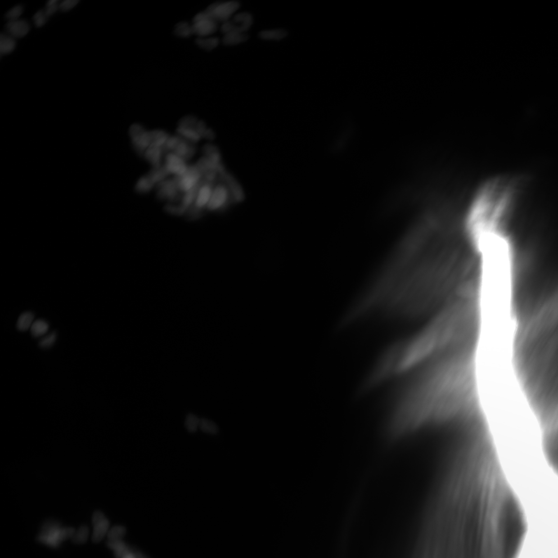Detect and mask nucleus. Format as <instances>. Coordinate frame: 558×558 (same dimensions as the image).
I'll list each match as a JSON object with an SVG mask.
<instances>
[{
	"label": "nucleus",
	"instance_id": "nucleus-1",
	"mask_svg": "<svg viewBox=\"0 0 558 558\" xmlns=\"http://www.w3.org/2000/svg\"><path fill=\"white\" fill-rule=\"evenodd\" d=\"M480 70L483 83L511 93L541 78L544 56L530 47L512 27L487 41Z\"/></svg>",
	"mask_w": 558,
	"mask_h": 558
},
{
	"label": "nucleus",
	"instance_id": "nucleus-2",
	"mask_svg": "<svg viewBox=\"0 0 558 558\" xmlns=\"http://www.w3.org/2000/svg\"><path fill=\"white\" fill-rule=\"evenodd\" d=\"M437 445L444 452L450 477L465 481L499 457L506 445V436L490 414H476L470 416L462 435L452 441L439 439Z\"/></svg>",
	"mask_w": 558,
	"mask_h": 558
},
{
	"label": "nucleus",
	"instance_id": "nucleus-3",
	"mask_svg": "<svg viewBox=\"0 0 558 558\" xmlns=\"http://www.w3.org/2000/svg\"><path fill=\"white\" fill-rule=\"evenodd\" d=\"M390 474L397 498L418 500L427 506L448 498L450 474L438 445L434 449L411 450L395 459Z\"/></svg>",
	"mask_w": 558,
	"mask_h": 558
},
{
	"label": "nucleus",
	"instance_id": "nucleus-4",
	"mask_svg": "<svg viewBox=\"0 0 558 558\" xmlns=\"http://www.w3.org/2000/svg\"><path fill=\"white\" fill-rule=\"evenodd\" d=\"M411 416L423 435H434L445 441L462 435L470 422L463 402L436 383H424L415 389Z\"/></svg>",
	"mask_w": 558,
	"mask_h": 558
},
{
	"label": "nucleus",
	"instance_id": "nucleus-5",
	"mask_svg": "<svg viewBox=\"0 0 558 558\" xmlns=\"http://www.w3.org/2000/svg\"><path fill=\"white\" fill-rule=\"evenodd\" d=\"M16 73L26 90L33 95H52L72 82L75 69L65 52L46 48L21 54L16 62Z\"/></svg>",
	"mask_w": 558,
	"mask_h": 558
},
{
	"label": "nucleus",
	"instance_id": "nucleus-6",
	"mask_svg": "<svg viewBox=\"0 0 558 558\" xmlns=\"http://www.w3.org/2000/svg\"><path fill=\"white\" fill-rule=\"evenodd\" d=\"M408 379L407 368L378 361L361 383V392L384 418L400 417Z\"/></svg>",
	"mask_w": 558,
	"mask_h": 558
},
{
	"label": "nucleus",
	"instance_id": "nucleus-7",
	"mask_svg": "<svg viewBox=\"0 0 558 558\" xmlns=\"http://www.w3.org/2000/svg\"><path fill=\"white\" fill-rule=\"evenodd\" d=\"M434 379L437 386L463 402L483 392L490 379V369L485 362L452 345Z\"/></svg>",
	"mask_w": 558,
	"mask_h": 558
},
{
	"label": "nucleus",
	"instance_id": "nucleus-8",
	"mask_svg": "<svg viewBox=\"0 0 558 558\" xmlns=\"http://www.w3.org/2000/svg\"><path fill=\"white\" fill-rule=\"evenodd\" d=\"M331 364L348 387L354 389L362 375L378 362L374 329H364L329 347Z\"/></svg>",
	"mask_w": 558,
	"mask_h": 558
},
{
	"label": "nucleus",
	"instance_id": "nucleus-9",
	"mask_svg": "<svg viewBox=\"0 0 558 558\" xmlns=\"http://www.w3.org/2000/svg\"><path fill=\"white\" fill-rule=\"evenodd\" d=\"M442 330L446 338L457 341V343L464 345L473 354L483 355V357L498 353L501 345L505 344V341L493 329L492 318L486 320V318H456L446 316L442 323Z\"/></svg>",
	"mask_w": 558,
	"mask_h": 558
},
{
	"label": "nucleus",
	"instance_id": "nucleus-10",
	"mask_svg": "<svg viewBox=\"0 0 558 558\" xmlns=\"http://www.w3.org/2000/svg\"><path fill=\"white\" fill-rule=\"evenodd\" d=\"M386 463L387 459L369 436L360 438L341 457L338 477L348 485H365L378 476Z\"/></svg>",
	"mask_w": 558,
	"mask_h": 558
},
{
	"label": "nucleus",
	"instance_id": "nucleus-11",
	"mask_svg": "<svg viewBox=\"0 0 558 558\" xmlns=\"http://www.w3.org/2000/svg\"><path fill=\"white\" fill-rule=\"evenodd\" d=\"M39 117V105L29 90L3 86L0 94V130L4 136L29 131Z\"/></svg>",
	"mask_w": 558,
	"mask_h": 558
},
{
	"label": "nucleus",
	"instance_id": "nucleus-12",
	"mask_svg": "<svg viewBox=\"0 0 558 558\" xmlns=\"http://www.w3.org/2000/svg\"><path fill=\"white\" fill-rule=\"evenodd\" d=\"M378 361L407 368L424 343L422 335L407 325H386L374 329Z\"/></svg>",
	"mask_w": 558,
	"mask_h": 558
},
{
	"label": "nucleus",
	"instance_id": "nucleus-13",
	"mask_svg": "<svg viewBox=\"0 0 558 558\" xmlns=\"http://www.w3.org/2000/svg\"><path fill=\"white\" fill-rule=\"evenodd\" d=\"M368 436L387 462L388 460L393 462L395 459L413 450V446L424 435L410 414L396 418H384L383 423Z\"/></svg>",
	"mask_w": 558,
	"mask_h": 558
},
{
	"label": "nucleus",
	"instance_id": "nucleus-14",
	"mask_svg": "<svg viewBox=\"0 0 558 558\" xmlns=\"http://www.w3.org/2000/svg\"><path fill=\"white\" fill-rule=\"evenodd\" d=\"M513 29L536 52L558 58V5L527 12Z\"/></svg>",
	"mask_w": 558,
	"mask_h": 558
},
{
	"label": "nucleus",
	"instance_id": "nucleus-15",
	"mask_svg": "<svg viewBox=\"0 0 558 558\" xmlns=\"http://www.w3.org/2000/svg\"><path fill=\"white\" fill-rule=\"evenodd\" d=\"M492 108L504 120L519 125L532 124L546 113L548 100L543 95L498 96Z\"/></svg>",
	"mask_w": 558,
	"mask_h": 558
},
{
	"label": "nucleus",
	"instance_id": "nucleus-16",
	"mask_svg": "<svg viewBox=\"0 0 558 558\" xmlns=\"http://www.w3.org/2000/svg\"><path fill=\"white\" fill-rule=\"evenodd\" d=\"M438 80L446 89L456 90V93H469L483 83L480 65L459 56L444 61Z\"/></svg>",
	"mask_w": 558,
	"mask_h": 558
},
{
	"label": "nucleus",
	"instance_id": "nucleus-17",
	"mask_svg": "<svg viewBox=\"0 0 558 558\" xmlns=\"http://www.w3.org/2000/svg\"><path fill=\"white\" fill-rule=\"evenodd\" d=\"M452 344L448 340L424 341L418 348L413 361L407 367L408 378H425L432 376L435 378L438 369L441 368L451 351Z\"/></svg>",
	"mask_w": 558,
	"mask_h": 558
},
{
	"label": "nucleus",
	"instance_id": "nucleus-18",
	"mask_svg": "<svg viewBox=\"0 0 558 558\" xmlns=\"http://www.w3.org/2000/svg\"><path fill=\"white\" fill-rule=\"evenodd\" d=\"M58 31V20L52 13H41L17 32L15 44L23 53L46 50Z\"/></svg>",
	"mask_w": 558,
	"mask_h": 558
},
{
	"label": "nucleus",
	"instance_id": "nucleus-19",
	"mask_svg": "<svg viewBox=\"0 0 558 558\" xmlns=\"http://www.w3.org/2000/svg\"><path fill=\"white\" fill-rule=\"evenodd\" d=\"M113 31L107 26L96 27L83 41V51L86 53L88 64L93 68H102L113 60L117 45Z\"/></svg>",
	"mask_w": 558,
	"mask_h": 558
},
{
	"label": "nucleus",
	"instance_id": "nucleus-20",
	"mask_svg": "<svg viewBox=\"0 0 558 558\" xmlns=\"http://www.w3.org/2000/svg\"><path fill=\"white\" fill-rule=\"evenodd\" d=\"M145 7L143 0H129L118 7L116 25L111 29L118 41L132 37L140 27L148 23V10Z\"/></svg>",
	"mask_w": 558,
	"mask_h": 558
},
{
	"label": "nucleus",
	"instance_id": "nucleus-21",
	"mask_svg": "<svg viewBox=\"0 0 558 558\" xmlns=\"http://www.w3.org/2000/svg\"><path fill=\"white\" fill-rule=\"evenodd\" d=\"M362 320L351 311L335 310L327 314L324 325L323 335L327 347L343 340L351 335L364 329Z\"/></svg>",
	"mask_w": 558,
	"mask_h": 558
},
{
	"label": "nucleus",
	"instance_id": "nucleus-22",
	"mask_svg": "<svg viewBox=\"0 0 558 558\" xmlns=\"http://www.w3.org/2000/svg\"><path fill=\"white\" fill-rule=\"evenodd\" d=\"M197 4L195 0H165L148 10V23L158 29H166L183 21Z\"/></svg>",
	"mask_w": 558,
	"mask_h": 558
},
{
	"label": "nucleus",
	"instance_id": "nucleus-23",
	"mask_svg": "<svg viewBox=\"0 0 558 558\" xmlns=\"http://www.w3.org/2000/svg\"><path fill=\"white\" fill-rule=\"evenodd\" d=\"M553 73H554L555 81L558 83V59H557V62H556V64L554 66V72Z\"/></svg>",
	"mask_w": 558,
	"mask_h": 558
},
{
	"label": "nucleus",
	"instance_id": "nucleus-24",
	"mask_svg": "<svg viewBox=\"0 0 558 558\" xmlns=\"http://www.w3.org/2000/svg\"><path fill=\"white\" fill-rule=\"evenodd\" d=\"M557 108H558V96H557Z\"/></svg>",
	"mask_w": 558,
	"mask_h": 558
}]
</instances>
